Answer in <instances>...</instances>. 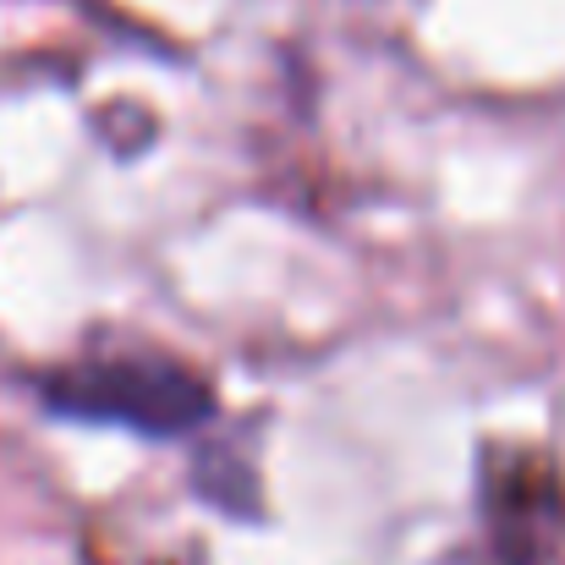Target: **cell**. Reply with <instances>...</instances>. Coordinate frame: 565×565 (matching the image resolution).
Instances as JSON below:
<instances>
[{"instance_id":"1","label":"cell","mask_w":565,"mask_h":565,"mask_svg":"<svg viewBox=\"0 0 565 565\" xmlns=\"http://www.w3.org/2000/svg\"><path fill=\"white\" fill-rule=\"evenodd\" d=\"M44 395L55 412L83 417V423H121L154 439L188 434L214 412L209 384L188 363L160 358V352H132V358H88L61 374L44 379Z\"/></svg>"},{"instance_id":"2","label":"cell","mask_w":565,"mask_h":565,"mask_svg":"<svg viewBox=\"0 0 565 565\" xmlns=\"http://www.w3.org/2000/svg\"><path fill=\"white\" fill-rule=\"evenodd\" d=\"M483 516H489V550L494 565H539L555 550L565 522V494L550 467L511 461L483 478Z\"/></svg>"}]
</instances>
